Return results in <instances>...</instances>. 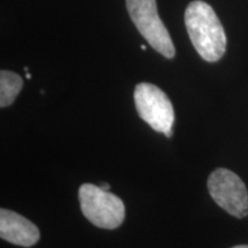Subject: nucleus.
Here are the masks:
<instances>
[{
    "instance_id": "f257e3e1",
    "label": "nucleus",
    "mask_w": 248,
    "mask_h": 248,
    "mask_svg": "<svg viewBox=\"0 0 248 248\" xmlns=\"http://www.w3.org/2000/svg\"><path fill=\"white\" fill-rule=\"evenodd\" d=\"M185 26L195 51L203 60L216 62L226 51V35L212 6L192 1L185 12Z\"/></svg>"
},
{
    "instance_id": "f03ea898",
    "label": "nucleus",
    "mask_w": 248,
    "mask_h": 248,
    "mask_svg": "<svg viewBox=\"0 0 248 248\" xmlns=\"http://www.w3.org/2000/svg\"><path fill=\"white\" fill-rule=\"evenodd\" d=\"M78 199L83 215L98 228L114 230L125 218L123 201L99 185L83 184L78 190Z\"/></svg>"
},
{
    "instance_id": "7ed1b4c3",
    "label": "nucleus",
    "mask_w": 248,
    "mask_h": 248,
    "mask_svg": "<svg viewBox=\"0 0 248 248\" xmlns=\"http://www.w3.org/2000/svg\"><path fill=\"white\" fill-rule=\"evenodd\" d=\"M132 22L148 44L164 58L175 57V46L168 30L159 16L155 0H126Z\"/></svg>"
},
{
    "instance_id": "20e7f679",
    "label": "nucleus",
    "mask_w": 248,
    "mask_h": 248,
    "mask_svg": "<svg viewBox=\"0 0 248 248\" xmlns=\"http://www.w3.org/2000/svg\"><path fill=\"white\" fill-rule=\"evenodd\" d=\"M133 97L140 119L156 132L171 138L175 113L168 95L156 85L140 83L136 86Z\"/></svg>"
},
{
    "instance_id": "39448f33",
    "label": "nucleus",
    "mask_w": 248,
    "mask_h": 248,
    "mask_svg": "<svg viewBox=\"0 0 248 248\" xmlns=\"http://www.w3.org/2000/svg\"><path fill=\"white\" fill-rule=\"evenodd\" d=\"M208 191L221 208L237 218L248 215V192L245 183L231 170L218 168L210 173Z\"/></svg>"
},
{
    "instance_id": "423d86ee",
    "label": "nucleus",
    "mask_w": 248,
    "mask_h": 248,
    "mask_svg": "<svg viewBox=\"0 0 248 248\" xmlns=\"http://www.w3.org/2000/svg\"><path fill=\"white\" fill-rule=\"evenodd\" d=\"M0 237L8 243L31 247L38 243L39 229L29 219L13 210H0Z\"/></svg>"
},
{
    "instance_id": "0eeeda50",
    "label": "nucleus",
    "mask_w": 248,
    "mask_h": 248,
    "mask_svg": "<svg viewBox=\"0 0 248 248\" xmlns=\"http://www.w3.org/2000/svg\"><path fill=\"white\" fill-rule=\"evenodd\" d=\"M23 88L21 76L13 71L1 70L0 73V106L2 108L12 105Z\"/></svg>"
},
{
    "instance_id": "6e6552de",
    "label": "nucleus",
    "mask_w": 248,
    "mask_h": 248,
    "mask_svg": "<svg viewBox=\"0 0 248 248\" xmlns=\"http://www.w3.org/2000/svg\"><path fill=\"white\" fill-rule=\"evenodd\" d=\"M99 186H100L102 190H105V191H109V188H110L109 184H108V183H105V182L100 183V184H99Z\"/></svg>"
},
{
    "instance_id": "1a4fd4ad",
    "label": "nucleus",
    "mask_w": 248,
    "mask_h": 248,
    "mask_svg": "<svg viewBox=\"0 0 248 248\" xmlns=\"http://www.w3.org/2000/svg\"><path fill=\"white\" fill-rule=\"evenodd\" d=\"M232 248H248V245H238V246H234Z\"/></svg>"
},
{
    "instance_id": "9d476101",
    "label": "nucleus",
    "mask_w": 248,
    "mask_h": 248,
    "mask_svg": "<svg viewBox=\"0 0 248 248\" xmlns=\"http://www.w3.org/2000/svg\"><path fill=\"white\" fill-rule=\"evenodd\" d=\"M140 48L142 49V51H146V46H145V45H141Z\"/></svg>"
},
{
    "instance_id": "9b49d317",
    "label": "nucleus",
    "mask_w": 248,
    "mask_h": 248,
    "mask_svg": "<svg viewBox=\"0 0 248 248\" xmlns=\"http://www.w3.org/2000/svg\"><path fill=\"white\" fill-rule=\"evenodd\" d=\"M26 77H27V78H28V79H30V78H31V75H30V74H29V73H27V75H26Z\"/></svg>"
}]
</instances>
